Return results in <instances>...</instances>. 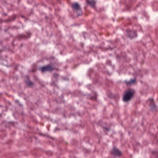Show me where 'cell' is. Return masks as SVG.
I'll return each mask as SVG.
<instances>
[{"label": "cell", "mask_w": 158, "mask_h": 158, "mask_svg": "<svg viewBox=\"0 0 158 158\" xmlns=\"http://www.w3.org/2000/svg\"><path fill=\"white\" fill-rule=\"evenodd\" d=\"M135 90L131 89H129L125 91L123 96V100L125 103L130 101L135 95Z\"/></svg>", "instance_id": "1"}, {"label": "cell", "mask_w": 158, "mask_h": 158, "mask_svg": "<svg viewBox=\"0 0 158 158\" xmlns=\"http://www.w3.org/2000/svg\"><path fill=\"white\" fill-rule=\"evenodd\" d=\"M111 154L115 157H120L122 155V152L119 149L115 147H113L111 150Z\"/></svg>", "instance_id": "4"}, {"label": "cell", "mask_w": 158, "mask_h": 158, "mask_svg": "<svg viewBox=\"0 0 158 158\" xmlns=\"http://www.w3.org/2000/svg\"><path fill=\"white\" fill-rule=\"evenodd\" d=\"M72 7L73 10L77 14H78V15L81 14L82 11V9H81V6L79 3L77 2H74L73 3H72Z\"/></svg>", "instance_id": "2"}, {"label": "cell", "mask_w": 158, "mask_h": 158, "mask_svg": "<svg viewBox=\"0 0 158 158\" xmlns=\"http://www.w3.org/2000/svg\"><path fill=\"white\" fill-rule=\"evenodd\" d=\"M86 2H87V4L91 6L92 7H95L96 6V1H88Z\"/></svg>", "instance_id": "5"}, {"label": "cell", "mask_w": 158, "mask_h": 158, "mask_svg": "<svg viewBox=\"0 0 158 158\" xmlns=\"http://www.w3.org/2000/svg\"><path fill=\"white\" fill-rule=\"evenodd\" d=\"M54 69V68L50 64H47L43 67H41L39 70L43 72H51Z\"/></svg>", "instance_id": "3"}, {"label": "cell", "mask_w": 158, "mask_h": 158, "mask_svg": "<svg viewBox=\"0 0 158 158\" xmlns=\"http://www.w3.org/2000/svg\"><path fill=\"white\" fill-rule=\"evenodd\" d=\"M136 82V80L135 79H131L130 81H128V82H127V84H134Z\"/></svg>", "instance_id": "6"}]
</instances>
